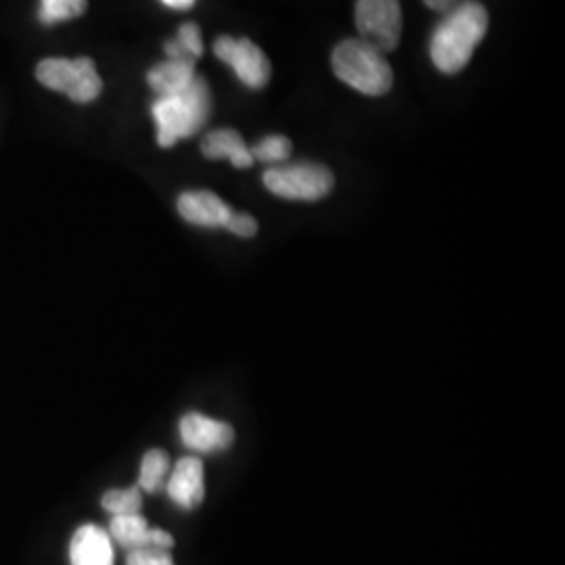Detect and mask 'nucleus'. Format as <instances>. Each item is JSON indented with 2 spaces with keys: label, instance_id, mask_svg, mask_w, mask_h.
<instances>
[{
  "label": "nucleus",
  "instance_id": "15",
  "mask_svg": "<svg viewBox=\"0 0 565 565\" xmlns=\"http://www.w3.org/2000/svg\"><path fill=\"white\" fill-rule=\"evenodd\" d=\"M168 60L198 61L203 55L202 30L198 23L189 21L179 28V34L166 42Z\"/></svg>",
  "mask_w": 565,
  "mask_h": 565
},
{
  "label": "nucleus",
  "instance_id": "20",
  "mask_svg": "<svg viewBox=\"0 0 565 565\" xmlns=\"http://www.w3.org/2000/svg\"><path fill=\"white\" fill-rule=\"evenodd\" d=\"M126 565H174L170 551H158V548H142L128 553Z\"/></svg>",
  "mask_w": 565,
  "mask_h": 565
},
{
  "label": "nucleus",
  "instance_id": "12",
  "mask_svg": "<svg viewBox=\"0 0 565 565\" xmlns=\"http://www.w3.org/2000/svg\"><path fill=\"white\" fill-rule=\"evenodd\" d=\"M70 565H114L109 534L99 525H81L70 543Z\"/></svg>",
  "mask_w": 565,
  "mask_h": 565
},
{
  "label": "nucleus",
  "instance_id": "13",
  "mask_svg": "<svg viewBox=\"0 0 565 565\" xmlns=\"http://www.w3.org/2000/svg\"><path fill=\"white\" fill-rule=\"evenodd\" d=\"M198 76L195 61L166 60L149 70L147 82L158 95V99L181 95L182 90Z\"/></svg>",
  "mask_w": 565,
  "mask_h": 565
},
{
  "label": "nucleus",
  "instance_id": "2",
  "mask_svg": "<svg viewBox=\"0 0 565 565\" xmlns=\"http://www.w3.org/2000/svg\"><path fill=\"white\" fill-rule=\"evenodd\" d=\"M158 124V145L168 149L181 139L198 135L210 120L212 93L203 76H195L181 95L158 99L151 107Z\"/></svg>",
  "mask_w": 565,
  "mask_h": 565
},
{
  "label": "nucleus",
  "instance_id": "10",
  "mask_svg": "<svg viewBox=\"0 0 565 565\" xmlns=\"http://www.w3.org/2000/svg\"><path fill=\"white\" fill-rule=\"evenodd\" d=\"M179 214L189 224L203 228H226L235 210L212 191H186L177 202Z\"/></svg>",
  "mask_w": 565,
  "mask_h": 565
},
{
  "label": "nucleus",
  "instance_id": "9",
  "mask_svg": "<svg viewBox=\"0 0 565 565\" xmlns=\"http://www.w3.org/2000/svg\"><path fill=\"white\" fill-rule=\"evenodd\" d=\"M109 539L116 541L128 553L142 551V548L170 551L174 546L172 534H168L166 530H160V527H151L141 513L111 518Z\"/></svg>",
  "mask_w": 565,
  "mask_h": 565
},
{
  "label": "nucleus",
  "instance_id": "14",
  "mask_svg": "<svg viewBox=\"0 0 565 565\" xmlns=\"http://www.w3.org/2000/svg\"><path fill=\"white\" fill-rule=\"evenodd\" d=\"M202 153L207 160H231L235 168H249L254 158L242 135L233 128H223L205 135L202 141Z\"/></svg>",
  "mask_w": 565,
  "mask_h": 565
},
{
  "label": "nucleus",
  "instance_id": "3",
  "mask_svg": "<svg viewBox=\"0 0 565 565\" xmlns=\"http://www.w3.org/2000/svg\"><path fill=\"white\" fill-rule=\"evenodd\" d=\"M331 63L340 81L369 97H382L394 84V74L384 53L361 39L340 42Z\"/></svg>",
  "mask_w": 565,
  "mask_h": 565
},
{
  "label": "nucleus",
  "instance_id": "22",
  "mask_svg": "<svg viewBox=\"0 0 565 565\" xmlns=\"http://www.w3.org/2000/svg\"><path fill=\"white\" fill-rule=\"evenodd\" d=\"M425 4L438 13H448L459 4V0H424Z\"/></svg>",
  "mask_w": 565,
  "mask_h": 565
},
{
  "label": "nucleus",
  "instance_id": "7",
  "mask_svg": "<svg viewBox=\"0 0 565 565\" xmlns=\"http://www.w3.org/2000/svg\"><path fill=\"white\" fill-rule=\"evenodd\" d=\"M214 53L218 60L228 63L239 81L249 88H263L270 81V61L264 55L263 49L249 39L221 36L214 42Z\"/></svg>",
  "mask_w": 565,
  "mask_h": 565
},
{
  "label": "nucleus",
  "instance_id": "5",
  "mask_svg": "<svg viewBox=\"0 0 565 565\" xmlns=\"http://www.w3.org/2000/svg\"><path fill=\"white\" fill-rule=\"evenodd\" d=\"M264 186L282 200L319 202L333 191L335 179L323 163L298 162L266 170Z\"/></svg>",
  "mask_w": 565,
  "mask_h": 565
},
{
  "label": "nucleus",
  "instance_id": "19",
  "mask_svg": "<svg viewBox=\"0 0 565 565\" xmlns=\"http://www.w3.org/2000/svg\"><path fill=\"white\" fill-rule=\"evenodd\" d=\"M254 162L273 163L279 166V163L287 162L289 153H291V141L282 135H270L263 141L258 142L256 147L249 149Z\"/></svg>",
  "mask_w": 565,
  "mask_h": 565
},
{
  "label": "nucleus",
  "instance_id": "23",
  "mask_svg": "<svg viewBox=\"0 0 565 565\" xmlns=\"http://www.w3.org/2000/svg\"><path fill=\"white\" fill-rule=\"evenodd\" d=\"M166 7H170V9H177V11H186V9H191L198 0H162Z\"/></svg>",
  "mask_w": 565,
  "mask_h": 565
},
{
  "label": "nucleus",
  "instance_id": "18",
  "mask_svg": "<svg viewBox=\"0 0 565 565\" xmlns=\"http://www.w3.org/2000/svg\"><path fill=\"white\" fill-rule=\"evenodd\" d=\"M102 505L107 513H111V518L116 515H132V513H141L142 494L141 488H116L105 492L102 499Z\"/></svg>",
  "mask_w": 565,
  "mask_h": 565
},
{
  "label": "nucleus",
  "instance_id": "17",
  "mask_svg": "<svg viewBox=\"0 0 565 565\" xmlns=\"http://www.w3.org/2000/svg\"><path fill=\"white\" fill-rule=\"evenodd\" d=\"M88 9V0H41L39 20L44 25H55L61 21L78 20Z\"/></svg>",
  "mask_w": 565,
  "mask_h": 565
},
{
  "label": "nucleus",
  "instance_id": "16",
  "mask_svg": "<svg viewBox=\"0 0 565 565\" xmlns=\"http://www.w3.org/2000/svg\"><path fill=\"white\" fill-rule=\"evenodd\" d=\"M168 471H170V457L163 450L153 448V450L145 452L141 473H139V488L149 494L158 492L168 478Z\"/></svg>",
  "mask_w": 565,
  "mask_h": 565
},
{
  "label": "nucleus",
  "instance_id": "11",
  "mask_svg": "<svg viewBox=\"0 0 565 565\" xmlns=\"http://www.w3.org/2000/svg\"><path fill=\"white\" fill-rule=\"evenodd\" d=\"M168 497L181 509H195L205 499L203 484V463L198 457H182L166 484Z\"/></svg>",
  "mask_w": 565,
  "mask_h": 565
},
{
  "label": "nucleus",
  "instance_id": "4",
  "mask_svg": "<svg viewBox=\"0 0 565 565\" xmlns=\"http://www.w3.org/2000/svg\"><path fill=\"white\" fill-rule=\"evenodd\" d=\"M36 78L44 88L65 95L74 103H93L103 93V81L90 57H51L36 65Z\"/></svg>",
  "mask_w": 565,
  "mask_h": 565
},
{
  "label": "nucleus",
  "instance_id": "21",
  "mask_svg": "<svg viewBox=\"0 0 565 565\" xmlns=\"http://www.w3.org/2000/svg\"><path fill=\"white\" fill-rule=\"evenodd\" d=\"M226 231L237 235V237H243V239H249V237H254L258 233V223H256L254 216H249L245 212H235L231 223L226 226Z\"/></svg>",
  "mask_w": 565,
  "mask_h": 565
},
{
  "label": "nucleus",
  "instance_id": "1",
  "mask_svg": "<svg viewBox=\"0 0 565 565\" xmlns=\"http://www.w3.org/2000/svg\"><path fill=\"white\" fill-rule=\"evenodd\" d=\"M488 30V11L478 0H463L446 13L445 21L436 28L429 55L434 65L445 74H459L471 60L476 46Z\"/></svg>",
  "mask_w": 565,
  "mask_h": 565
},
{
  "label": "nucleus",
  "instance_id": "6",
  "mask_svg": "<svg viewBox=\"0 0 565 565\" xmlns=\"http://www.w3.org/2000/svg\"><path fill=\"white\" fill-rule=\"evenodd\" d=\"M354 20H356L359 39L375 46L384 55L401 44V36H403L401 0H359Z\"/></svg>",
  "mask_w": 565,
  "mask_h": 565
},
{
  "label": "nucleus",
  "instance_id": "8",
  "mask_svg": "<svg viewBox=\"0 0 565 565\" xmlns=\"http://www.w3.org/2000/svg\"><path fill=\"white\" fill-rule=\"evenodd\" d=\"M182 445L193 452H223L235 443V429L226 422L212 419L202 413H186L179 424Z\"/></svg>",
  "mask_w": 565,
  "mask_h": 565
}]
</instances>
